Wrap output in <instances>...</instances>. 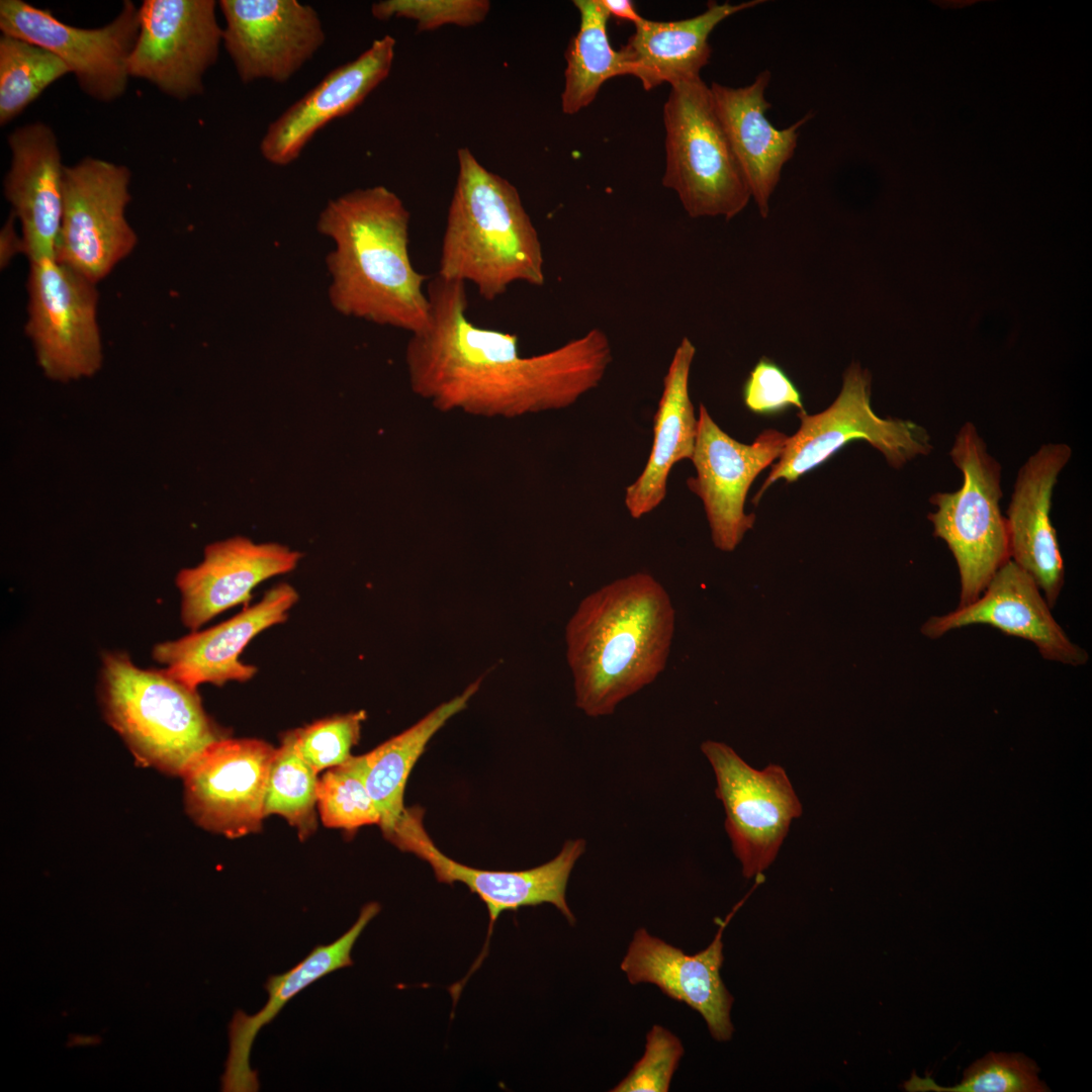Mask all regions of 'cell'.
Returning <instances> with one entry per match:
<instances>
[{"instance_id": "1", "label": "cell", "mask_w": 1092, "mask_h": 1092, "mask_svg": "<svg viewBox=\"0 0 1092 1092\" xmlns=\"http://www.w3.org/2000/svg\"><path fill=\"white\" fill-rule=\"evenodd\" d=\"M427 294L429 324L411 334L405 364L414 393L441 412L514 419L562 410L598 387L612 362L601 329L523 356L517 335L468 318L465 283L436 275Z\"/></svg>"}, {"instance_id": "2", "label": "cell", "mask_w": 1092, "mask_h": 1092, "mask_svg": "<svg viewBox=\"0 0 1092 1092\" xmlns=\"http://www.w3.org/2000/svg\"><path fill=\"white\" fill-rule=\"evenodd\" d=\"M410 218L403 201L382 185L328 201L316 226L333 244L327 267L335 310L411 334L428 326L427 276L410 257Z\"/></svg>"}, {"instance_id": "3", "label": "cell", "mask_w": 1092, "mask_h": 1092, "mask_svg": "<svg viewBox=\"0 0 1092 1092\" xmlns=\"http://www.w3.org/2000/svg\"><path fill=\"white\" fill-rule=\"evenodd\" d=\"M674 609L649 573L618 578L586 596L565 628L575 705L589 717L615 712L663 671Z\"/></svg>"}, {"instance_id": "4", "label": "cell", "mask_w": 1092, "mask_h": 1092, "mask_svg": "<svg viewBox=\"0 0 1092 1092\" xmlns=\"http://www.w3.org/2000/svg\"><path fill=\"white\" fill-rule=\"evenodd\" d=\"M457 164L437 275L472 283L488 301L516 282L542 286V245L518 189L468 148L458 149Z\"/></svg>"}, {"instance_id": "5", "label": "cell", "mask_w": 1092, "mask_h": 1092, "mask_svg": "<svg viewBox=\"0 0 1092 1092\" xmlns=\"http://www.w3.org/2000/svg\"><path fill=\"white\" fill-rule=\"evenodd\" d=\"M97 697L108 725L145 766L182 777L211 743L226 737L197 689L166 668H141L121 650L105 651Z\"/></svg>"}, {"instance_id": "6", "label": "cell", "mask_w": 1092, "mask_h": 1092, "mask_svg": "<svg viewBox=\"0 0 1092 1092\" xmlns=\"http://www.w3.org/2000/svg\"><path fill=\"white\" fill-rule=\"evenodd\" d=\"M663 122V186L675 192L691 217L724 216L729 220L740 213L751 192L710 86L701 77L671 85Z\"/></svg>"}, {"instance_id": "7", "label": "cell", "mask_w": 1092, "mask_h": 1092, "mask_svg": "<svg viewBox=\"0 0 1092 1092\" xmlns=\"http://www.w3.org/2000/svg\"><path fill=\"white\" fill-rule=\"evenodd\" d=\"M963 473L961 488L936 492L928 515L933 535L945 542L959 569V607L976 601L995 572L1010 560L1006 519L1001 514V466L976 426L966 422L949 452Z\"/></svg>"}, {"instance_id": "8", "label": "cell", "mask_w": 1092, "mask_h": 1092, "mask_svg": "<svg viewBox=\"0 0 1092 1092\" xmlns=\"http://www.w3.org/2000/svg\"><path fill=\"white\" fill-rule=\"evenodd\" d=\"M801 426L791 437L753 503L777 480L796 481L825 462L853 440H864L899 469L932 450L927 431L909 420L880 418L871 405V376L858 363L843 374L842 388L825 411L808 415L799 412Z\"/></svg>"}, {"instance_id": "9", "label": "cell", "mask_w": 1092, "mask_h": 1092, "mask_svg": "<svg viewBox=\"0 0 1092 1092\" xmlns=\"http://www.w3.org/2000/svg\"><path fill=\"white\" fill-rule=\"evenodd\" d=\"M25 333L53 381L90 378L103 364L96 284L53 258L29 262Z\"/></svg>"}, {"instance_id": "10", "label": "cell", "mask_w": 1092, "mask_h": 1092, "mask_svg": "<svg viewBox=\"0 0 1092 1092\" xmlns=\"http://www.w3.org/2000/svg\"><path fill=\"white\" fill-rule=\"evenodd\" d=\"M384 837L401 851L412 852L428 862L439 883L467 886L485 904L489 923L483 947L467 976L449 991L454 1003L467 979L480 967L488 952L489 940L498 916L524 906L543 903L554 905L573 925L575 917L566 902L570 873L585 850L582 838L567 840L559 853L539 867L524 871H487L462 864L444 854L432 841L423 825V811L405 808L393 828Z\"/></svg>"}, {"instance_id": "11", "label": "cell", "mask_w": 1092, "mask_h": 1092, "mask_svg": "<svg viewBox=\"0 0 1092 1092\" xmlns=\"http://www.w3.org/2000/svg\"><path fill=\"white\" fill-rule=\"evenodd\" d=\"M130 177L126 166L91 157L65 167L56 260L95 284L138 244L125 215Z\"/></svg>"}, {"instance_id": "12", "label": "cell", "mask_w": 1092, "mask_h": 1092, "mask_svg": "<svg viewBox=\"0 0 1092 1092\" xmlns=\"http://www.w3.org/2000/svg\"><path fill=\"white\" fill-rule=\"evenodd\" d=\"M701 749L713 768L716 797L742 874L758 877L775 860L792 821L801 816V802L782 766L755 769L722 742L707 740Z\"/></svg>"}, {"instance_id": "13", "label": "cell", "mask_w": 1092, "mask_h": 1092, "mask_svg": "<svg viewBox=\"0 0 1092 1092\" xmlns=\"http://www.w3.org/2000/svg\"><path fill=\"white\" fill-rule=\"evenodd\" d=\"M0 30L50 51L68 66L86 95L112 102L127 87V61L139 34L140 15L134 3L125 0L106 25L81 28L23 0H1Z\"/></svg>"}, {"instance_id": "14", "label": "cell", "mask_w": 1092, "mask_h": 1092, "mask_svg": "<svg viewBox=\"0 0 1092 1092\" xmlns=\"http://www.w3.org/2000/svg\"><path fill=\"white\" fill-rule=\"evenodd\" d=\"M214 0H145L127 61L129 77L144 79L180 101L203 93V77L218 58L222 27Z\"/></svg>"}, {"instance_id": "15", "label": "cell", "mask_w": 1092, "mask_h": 1092, "mask_svg": "<svg viewBox=\"0 0 1092 1092\" xmlns=\"http://www.w3.org/2000/svg\"><path fill=\"white\" fill-rule=\"evenodd\" d=\"M276 747L257 738L216 740L182 775L184 805L201 828L238 838L258 832Z\"/></svg>"}, {"instance_id": "16", "label": "cell", "mask_w": 1092, "mask_h": 1092, "mask_svg": "<svg viewBox=\"0 0 1092 1092\" xmlns=\"http://www.w3.org/2000/svg\"><path fill=\"white\" fill-rule=\"evenodd\" d=\"M788 436L763 431L751 444L725 433L701 403L692 462L696 475L687 486L703 503L712 541L722 551H733L753 527L754 514L744 513L750 485L783 453Z\"/></svg>"}, {"instance_id": "17", "label": "cell", "mask_w": 1092, "mask_h": 1092, "mask_svg": "<svg viewBox=\"0 0 1092 1092\" xmlns=\"http://www.w3.org/2000/svg\"><path fill=\"white\" fill-rule=\"evenodd\" d=\"M222 44L239 79L285 83L323 47L316 10L298 0H220Z\"/></svg>"}, {"instance_id": "18", "label": "cell", "mask_w": 1092, "mask_h": 1092, "mask_svg": "<svg viewBox=\"0 0 1092 1092\" xmlns=\"http://www.w3.org/2000/svg\"><path fill=\"white\" fill-rule=\"evenodd\" d=\"M989 625L1001 632L1025 639L1040 655L1072 666L1088 662L1085 649L1075 644L1055 620L1034 579L1012 560L992 576L973 603L941 616L930 617L921 632L930 639L971 625Z\"/></svg>"}, {"instance_id": "19", "label": "cell", "mask_w": 1092, "mask_h": 1092, "mask_svg": "<svg viewBox=\"0 0 1092 1092\" xmlns=\"http://www.w3.org/2000/svg\"><path fill=\"white\" fill-rule=\"evenodd\" d=\"M297 601L298 593L291 584L279 583L258 603L217 625L156 644L152 657L194 689L202 684L220 687L248 681L257 667L242 661V652L261 632L285 622Z\"/></svg>"}, {"instance_id": "20", "label": "cell", "mask_w": 1092, "mask_h": 1092, "mask_svg": "<svg viewBox=\"0 0 1092 1092\" xmlns=\"http://www.w3.org/2000/svg\"><path fill=\"white\" fill-rule=\"evenodd\" d=\"M302 554L275 543L235 536L208 544L200 563L182 568L175 584L180 617L190 631L238 605L247 604L262 581L292 571Z\"/></svg>"}, {"instance_id": "21", "label": "cell", "mask_w": 1092, "mask_h": 1092, "mask_svg": "<svg viewBox=\"0 0 1092 1092\" xmlns=\"http://www.w3.org/2000/svg\"><path fill=\"white\" fill-rule=\"evenodd\" d=\"M395 46L389 34L376 38L356 59L332 70L286 108L268 125L260 142L263 159L280 167L298 159L321 128L355 110L388 77Z\"/></svg>"}, {"instance_id": "22", "label": "cell", "mask_w": 1092, "mask_h": 1092, "mask_svg": "<svg viewBox=\"0 0 1092 1092\" xmlns=\"http://www.w3.org/2000/svg\"><path fill=\"white\" fill-rule=\"evenodd\" d=\"M732 914L721 922L713 941L692 956L640 927L621 963L631 984H653L667 997L698 1011L719 1041L729 1040L733 1033L730 1012L734 999L720 975L724 961L722 936Z\"/></svg>"}, {"instance_id": "23", "label": "cell", "mask_w": 1092, "mask_h": 1092, "mask_svg": "<svg viewBox=\"0 0 1092 1092\" xmlns=\"http://www.w3.org/2000/svg\"><path fill=\"white\" fill-rule=\"evenodd\" d=\"M7 142L11 161L3 192L20 222L24 255L29 262L56 259L66 167L57 136L52 127L37 121L15 128Z\"/></svg>"}, {"instance_id": "24", "label": "cell", "mask_w": 1092, "mask_h": 1092, "mask_svg": "<svg viewBox=\"0 0 1092 1092\" xmlns=\"http://www.w3.org/2000/svg\"><path fill=\"white\" fill-rule=\"evenodd\" d=\"M1072 456L1064 443L1042 445L1017 473L1007 510L1010 560L1036 582L1054 608L1064 585L1065 566L1051 520L1052 497L1060 472Z\"/></svg>"}, {"instance_id": "25", "label": "cell", "mask_w": 1092, "mask_h": 1092, "mask_svg": "<svg viewBox=\"0 0 1092 1092\" xmlns=\"http://www.w3.org/2000/svg\"><path fill=\"white\" fill-rule=\"evenodd\" d=\"M770 78V72L764 70L747 86L733 88L716 82L710 86L717 113L763 218L769 213V200L783 167L795 154L798 130L811 118L807 114L784 129L772 125L765 115L771 104L764 96Z\"/></svg>"}, {"instance_id": "26", "label": "cell", "mask_w": 1092, "mask_h": 1092, "mask_svg": "<svg viewBox=\"0 0 1092 1092\" xmlns=\"http://www.w3.org/2000/svg\"><path fill=\"white\" fill-rule=\"evenodd\" d=\"M377 902L365 904L356 922L330 944H318L289 971L270 976L264 987L265 1005L254 1014L237 1010L229 1026L230 1053L222 1077L226 1092H257V1071L250 1066V1055L259 1031L272 1022L284 1006L302 990L325 976L351 967V951L367 924L379 913Z\"/></svg>"}, {"instance_id": "27", "label": "cell", "mask_w": 1092, "mask_h": 1092, "mask_svg": "<svg viewBox=\"0 0 1092 1092\" xmlns=\"http://www.w3.org/2000/svg\"><path fill=\"white\" fill-rule=\"evenodd\" d=\"M695 354L694 344L682 338L663 378L649 457L640 475L625 491V507L634 519L651 513L665 499L672 467L682 460H692L698 418L690 397L689 380Z\"/></svg>"}, {"instance_id": "28", "label": "cell", "mask_w": 1092, "mask_h": 1092, "mask_svg": "<svg viewBox=\"0 0 1092 1092\" xmlns=\"http://www.w3.org/2000/svg\"><path fill=\"white\" fill-rule=\"evenodd\" d=\"M763 0L738 4L711 1L701 14L681 20L653 21L643 19L622 50L633 65V76L645 90L662 83L670 86L695 79L709 63L712 50L709 36L726 18L756 5Z\"/></svg>"}, {"instance_id": "29", "label": "cell", "mask_w": 1092, "mask_h": 1092, "mask_svg": "<svg viewBox=\"0 0 1092 1092\" xmlns=\"http://www.w3.org/2000/svg\"><path fill=\"white\" fill-rule=\"evenodd\" d=\"M480 681L472 682L462 694L441 704L412 727L363 754L366 786L379 811L383 835L405 810L406 781L428 742L450 718L466 708Z\"/></svg>"}, {"instance_id": "30", "label": "cell", "mask_w": 1092, "mask_h": 1092, "mask_svg": "<svg viewBox=\"0 0 1092 1092\" xmlns=\"http://www.w3.org/2000/svg\"><path fill=\"white\" fill-rule=\"evenodd\" d=\"M579 13V27L566 51L564 88L561 108L575 114L587 107L602 85L609 79L631 75L633 65L621 49H613L609 34L610 14L600 0H574Z\"/></svg>"}, {"instance_id": "31", "label": "cell", "mask_w": 1092, "mask_h": 1092, "mask_svg": "<svg viewBox=\"0 0 1092 1092\" xmlns=\"http://www.w3.org/2000/svg\"><path fill=\"white\" fill-rule=\"evenodd\" d=\"M71 73L50 51L29 41L0 36V124L6 125L53 83Z\"/></svg>"}, {"instance_id": "32", "label": "cell", "mask_w": 1092, "mask_h": 1092, "mask_svg": "<svg viewBox=\"0 0 1092 1092\" xmlns=\"http://www.w3.org/2000/svg\"><path fill=\"white\" fill-rule=\"evenodd\" d=\"M317 772L297 752L287 731L276 748L268 776L266 817H283L300 840L307 839L317 827Z\"/></svg>"}, {"instance_id": "33", "label": "cell", "mask_w": 1092, "mask_h": 1092, "mask_svg": "<svg viewBox=\"0 0 1092 1092\" xmlns=\"http://www.w3.org/2000/svg\"><path fill=\"white\" fill-rule=\"evenodd\" d=\"M317 811L326 827L348 832L380 824L379 811L366 786L363 754L352 755L318 778Z\"/></svg>"}, {"instance_id": "34", "label": "cell", "mask_w": 1092, "mask_h": 1092, "mask_svg": "<svg viewBox=\"0 0 1092 1092\" xmlns=\"http://www.w3.org/2000/svg\"><path fill=\"white\" fill-rule=\"evenodd\" d=\"M1036 1064L1022 1054L990 1053L972 1064L963 1081L954 1086H939L929 1076L912 1074L904 1083L911 1092H1044L1046 1085L1037 1076Z\"/></svg>"}, {"instance_id": "35", "label": "cell", "mask_w": 1092, "mask_h": 1092, "mask_svg": "<svg viewBox=\"0 0 1092 1092\" xmlns=\"http://www.w3.org/2000/svg\"><path fill=\"white\" fill-rule=\"evenodd\" d=\"M364 711L333 715L290 730L294 747L318 774L345 762L359 742Z\"/></svg>"}, {"instance_id": "36", "label": "cell", "mask_w": 1092, "mask_h": 1092, "mask_svg": "<svg viewBox=\"0 0 1092 1092\" xmlns=\"http://www.w3.org/2000/svg\"><path fill=\"white\" fill-rule=\"evenodd\" d=\"M489 11L487 0H382L371 5L374 18L411 19L419 31H431L449 24L473 26L484 21Z\"/></svg>"}, {"instance_id": "37", "label": "cell", "mask_w": 1092, "mask_h": 1092, "mask_svg": "<svg viewBox=\"0 0 1092 1092\" xmlns=\"http://www.w3.org/2000/svg\"><path fill=\"white\" fill-rule=\"evenodd\" d=\"M684 1055L680 1040L655 1024L646 1034L645 1052L611 1092H666Z\"/></svg>"}, {"instance_id": "38", "label": "cell", "mask_w": 1092, "mask_h": 1092, "mask_svg": "<svg viewBox=\"0 0 1092 1092\" xmlns=\"http://www.w3.org/2000/svg\"><path fill=\"white\" fill-rule=\"evenodd\" d=\"M745 406L758 415H774L791 406L805 412L801 393L789 375L775 361L762 357L745 380Z\"/></svg>"}, {"instance_id": "39", "label": "cell", "mask_w": 1092, "mask_h": 1092, "mask_svg": "<svg viewBox=\"0 0 1092 1092\" xmlns=\"http://www.w3.org/2000/svg\"><path fill=\"white\" fill-rule=\"evenodd\" d=\"M16 216L11 212L0 231V267L6 268L19 253L24 254L21 235L16 231Z\"/></svg>"}, {"instance_id": "40", "label": "cell", "mask_w": 1092, "mask_h": 1092, "mask_svg": "<svg viewBox=\"0 0 1092 1092\" xmlns=\"http://www.w3.org/2000/svg\"><path fill=\"white\" fill-rule=\"evenodd\" d=\"M607 12L615 17L627 20L634 25L640 23L644 18L637 12L635 5L630 0H600Z\"/></svg>"}]
</instances>
